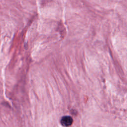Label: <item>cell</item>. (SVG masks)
Masks as SVG:
<instances>
[{"label": "cell", "mask_w": 127, "mask_h": 127, "mask_svg": "<svg viewBox=\"0 0 127 127\" xmlns=\"http://www.w3.org/2000/svg\"><path fill=\"white\" fill-rule=\"evenodd\" d=\"M73 122L72 118L70 116H64L61 120V125L64 127H68L70 126Z\"/></svg>", "instance_id": "6da1fadb"}]
</instances>
